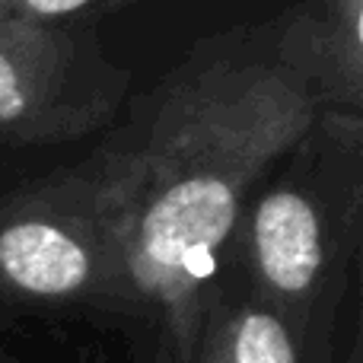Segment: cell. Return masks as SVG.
<instances>
[{
	"instance_id": "6da1fadb",
	"label": "cell",
	"mask_w": 363,
	"mask_h": 363,
	"mask_svg": "<svg viewBox=\"0 0 363 363\" xmlns=\"http://www.w3.org/2000/svg\"><path fill=\"white\" fill-rule=\"evenodd\" d=\"M277 26L201 38L106 144L125 207L128 319L157 363H191L258 182L319 118Z\"/></svg>"
},
{
	"instance_id": "7a4b0ae2",
	"label": "cell",
	"mask_w": 363,
	"mask_h": 363,
	"mask_svg": "<svg viewBox=\"0 0 363 363\" xmlns=\"http://www.w3.org/2000/svg\"><path fill=\"white\" fill-rule=\"evenodd\" d=\"M363 245V115L319 112L258 182L230 252L236 281L309 338L338 341Z\"/></svg>"
},
{
	"instance_id": "3957f363",
	"label": "cell",
	"mask_w": 363,
	"mask_h": 363,
	"mask_svg": "<svg viewBox=\"0 0 363 363\" xmlns=\"http://www.w3.org/2000/svg\"><path fill=\"white\" fill-rule=\"evenodd\" d=\"M0 287L38 306L128 315L125 207L106 147L0 204Z\"/></svg>"
},
{
	"instance_id": "277c9868",
	"label": "cell",
	"mask_w": 363,
	"mask_h": 363,
	"mask_svg": "<svg viewBox=\"0 0 363 363\" xmlns=\"http://www.w3.org/2000/svg\"><path fill=\"white\" fill-rule=\"evenodd\" d=\"M131 74L93 26H51L0 13V147L67 144L108 128Z\"/></svg>"
},
{
	"instance_id": "5b68a950",
	"label": "cell",
	"mask_w": 363,
	"mask_h": 363,
	"mask_svg": "<svg viewBox=\"0 0 363 363\" xmlns=\"http://www.w3.org/2000/svg\"><path fill=\"white\" fill-rule=\"evenodd\" d=\"M274 26L322 112L363 115V0H300Z\"/></svg>"
},
{
	"instance_id": "8992f818",
	"label": "cell",
	"mask_w": 363,
	"mask_h": 363,
	"mask_svg": "<svg viewBox=\"0 0 363 363\" xmlns=\"http://www.w3.org/2000/svg\"><path fill=\"white\" fill-rule=\"evenodd\" d=\"M191 363H341L338 341L303 335L230 271L201 322Z\"/></svg>"
},
{
	"instance_id": "52a82bcc",
	"label": "cell",
	"mask_w": 363,
	"mask_h": 363,
	"mask_svg": "<svg viewBox=\"0 0 363 363\" xmlns=\"http://www.w3.org/2000/svg\"><path fill=\"white\" fill-rule=\"evenodd\" d=\"M131 0H0V13L29 23L51 26H83L93 16L112 13Z\"/></svg>"
},
{
	"instance_id": "ba28073f",
	"label": "cell",
	"mask_w": 363,
	"mask_h": 363,
	"mask_svg": "<svg viewBox=\"0 0 363 363\" xmlns=\"http://www.w3.org/2000/svg\"><path fill=\"white\" fill-rule=\"evenodd\" d=\"M0 363H19V360H10V357H4V354H0Z\"/></svg>"
}]
</instances>
